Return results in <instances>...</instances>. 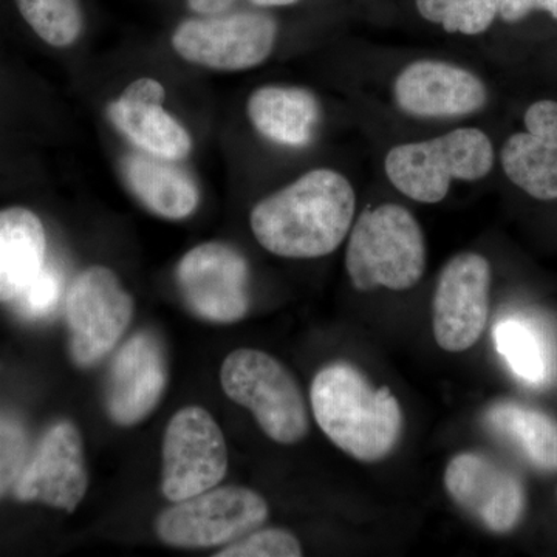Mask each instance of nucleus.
<instances>
[{
    "label": "nucleus",
    "mask_w": 557,
    "mask_h": 557,
    "mask_svg": "<svg viewBox=\"0 0 557 557\" xmlns=\"http://www.w3.org/2000/svg\"><path fill=\"white\" fill-rule=\"evenodd\" d=\"M314 420L330 442L364 463L391 456L403 432V410L388 387H375L348 364L333 362L311 383Z\"/></svg>",
    "instance_id": "obj_2"
},
{
    "label": "nucleus",
    "mask_w": 557,
    "mask_h": 557,
    "mask_svg": "<svg viewBox=\"0 0 557 557\" xmlns=\"http://www.w3.org/2000/svg\"><path fill=\"white\" fill-rule=\"evenodd\" d=\"M180 293L197 318L234 324L249 310V267L233 247L208 242L186 252L177 269Z\"/></svg>",
    "instance_id": "obj_11"
},
{
    "label": "nucleus",
    "mask_w": 557,
    "mask_h": 557,
    "mask_svg": "<svg viewBox=\"0 0 557 557\" xmlns=\"http://www.w3.org/2000/svg\"><path fill=\"white\" fill-rule=\"evenodd\" d=\"M236 0H188L189 9L199 14L215 16L230 9Z\"/></svg>",
    "instance_id": "obj_29"
},
{
    "label": "nucleus",
    "mask_w": 557,
    "mask_h": 557,
    "mask_svg": "<svg viewBox=\"0 0 557 557\" xmlns=\"http://www.w3.org/2000/svg\"><path fill=\"white\" fill-rule=\"evenodd\" d=\"M161 491L185 500L218 486L228 471V448L218 421L199 406L183 408L164 432Z\"/></svg>",
    "instance_id": "obj_8"
},
{
    "label": "nucleus",
    "mask_w": 557,
    "mask_h": 557,
    "mask_svg": "<svg viewBox=\"0 0 557 557\" xmlns=\"http://www.w3.org/2000/svg\"><path fill=\"white\" fill-rule=\"evenodd\" d=\"M168 161L149 153H132L124 159V178L135 197L153 214L185 219L199 205V189L185 171Z\"/></svg>",
    "instance_id": "obj_20"
},
{
    "label": "nucleus",
    "mask_w": 557,
    "mask_h": 557,
    "mask_svg": "<svg viewBox=\"0 0 557 557\" xmlns=\"http://www.w3.org/2000/svg\"><path fill=\"white\" fill-rule=\"evenodd\" d=\"M46 228L22 207L0 211V302H13L46 267Z\"/></svg>",
    "instance_id": "obj_19"
},
{
    "label": "nucleus",
    "mask_w": 557,
    "mask_h": 557,
    "mask_svg": "<svg viewBox=\"0 0 557 557\" xmlns=\"http://www.w3.org/2000/svg\"><path fill=\"white\" fill-rule=\"evenodd\" d=\"M357 193L338 171L313 170L260 200L249 225L260 247L285 259L332 255L350 233Z\"/></svg>",
    "instance_id": "obj_1"
},
{
    "label": "nucleus",
    "mask_w": 557,
    "mask_h": 557,
    "mask_svg": "<svg viewBox=\"0 0 557 557\" xmlns=\"http://www.w3.org/2000/svg\"><path fill=\"white\" fill-rule=\"evenodd\" d=\"M265 498L244 486L211 487L174 502L156 523L160 541L177 548L230 545L258 530L269 519Z\"/></svg>",
    "instance_id": "obj_6"
},
{
    "label": "nucleus",
    "mask_w": 557,
    "mask_h": 557,
    "mask_svg": "<svg viewBox=\"0 0 557 557\" xmlns=\"http://www.w3.org/2000/svg\"><path fill=\"white\" fill-rule=\"evenodd\" d=\"M27 437L24 429L7 417H0V494L16 483L25 467Z\"/></svg>",
    "instance_id": "obj_27"
},
{
    "label": "nucleus",
    "mask_w": 557,
    "mask_h": 557,
    "mask_svg": "<svg viewBox=\"0 0 557 557\" xmlns=\"http://www.w3.org/2000/svg\"><path fill=\"white\" fill-rule=\"evenodd\" d=\"M134 299L106 267H90L76 276L65 296L70 357L91 368L113 350L129 327Z\"/></svg>",
    "instance_id": "obj_7"
},
{
    "label": "nucleus",
    "mask_w": 557,
    "mask_h": 557,
    "mask_svg": "<svg viewBox=\"0 0 557 557\" xmlns=\"http://www.w3.org/2000/svg\"><path fill=\"white\" fill-rule=\"evenodd\" d=\"M485 423L512 446L530 467L557 472V420L516 401H500L485 413Z\"/></svg>",
    "instance_id": "obj_21"
},
{
    "label": "nucleus",
    "mask_w": 557,
    "mask_h": 557,
    "mask_svg": "<svg viewBox=\"0 0 557 557\" xmlns=\"http://www.w3.org/2000/svg\"><path fill=\"white\" fill-rule=\"evenodd\" d=\"M220 383L226 397L248 409L273 442L295 445L309 434V410L298 381L265 351L239 348L230 354Z\"/></svg>",
    "instance_id": "obj_5"
},
{
    "label": "nucleus",
    "mask_w": 557,
    "mask_h": 557,
    "mask_svg": "<svg viewBox=\"0 0 557 557\" xmlns=\"http://www.w3.org/2000/svg\"><path fill=\"white\" fill-rule=\"evenodd\" d=\"M494 166L490 137L478 127H460L423 141L403 143L384 159L387 180L418 203L445 200L454 182H478Z\"/></svg>",
    "instance_id": "obj_4"
},
{
    "label": "nucleus",
    "mask_w": 557,
    "mask_h": 557,
    "mask_svg": "<svg viewBox=\"0 0 557 557\" xmlns=\"http://www.w3.org/2000/svg\"><path fill=\"white\" fill-rule=\"evenodd\" d=\"M443 483L450 500L491 533H511L522 522L527 507L522 480L485 454L450 458Z\"/></svg>",
    "instance_id": "obj_12"
},
{
    "label": "nucleus",
    "mask_w": 557,
    "mask_h": 557,
    "mask_svg": "<svg viewBox=\"0 0 557 557\" xmlns=\"http://www.w3.org/2000/svg\"><path fill=\"white\" fill-rule=\"evenodd\" d=\"M276 36V21L269 14L242 11L185 21L172 36V46L190 64L240 72L262 64L273 51Z\"/></svg>",
    "instance_id": "obj_9"
},
{
    "label": "nucleus",
    "mask_w": 557,
    "mask_h": 557,
    "mask_svg": "<svg viewBox=\"0 0 557 557\" xmlns=\"http://www.w3.org/2000/svg\"><path fill=\"white\" fill-rule=\"evenodd\" d=\"M16 5L32 30L51 47L73 46L83 33L79 0H16Z\"/></svg>",
    "instance_id": "obj_23"
},
{
    "label": "nucleus",
    "mask_w": 557,
    "mask_h": 557,
    "mask_svg": "<svg viewBox=\"0 0 557 557\" xmlns=\"http://www.w3.org/2000/svg\"><path fill=\"white\" fill-rule=\"evenodd\" d=\"M426 240L420 223L401 205L366 209L348 233L346 270L358 292H406L426 270Z\"/></svg>",
    "instance_id": "obj_3"
},
{
    "label": "nucleus",
    "mask_w": 557,
    "mask_h": 557,
    "mask_svg": "<svg viewBox=\"0 0 557 557\" xmlns=\"http://www.w3.org/2000/svg\"><path fill=\"white\" fill-rule=\"evenodd\" d=\"M64 295V276L57 267L46 265L30 285L13 300L14 309L25 319L50 317Z\"/></svg>",
    "instance_id": "obj_26"
},
{
    "label": "nucleus",
    "mask_w": 557,
    "mask_h": 557,
    "mask_svg": "<svg viewBox=\"0 0 557 557\" xmlns=\"http://www.w3.org/2000/svg\"><path fill=\"white\" fill-rule=\"evenodd\" d=\"M215 557H300L302 547L295 534L278 528L269 530H255L225 545L222 552L215 553Z\"/></svg>",
    "instance_id": "obj_25"
},
{
    "label": "nucleus",
    "mask_w": 557,
    "mask_h": 557,
    "mask_svg": "<svg viewBox=\"0 0 557 557\" xmlns=\"http://www.w3.org/2000/svg\"><path fill=\"white\" fill-rule=\"evenodd\" d=\"M490 262L479 252H461L443 267L432 298V333L449 354H461L482 338L490 317Z\"/></svg>",
    "instance_id": "obj_10"
},
{
    "label": "nucleus",
    "mask_w": 557,
    "mask_h": 557,
    "mask_svg": "<svg viewBox=\"0 0 557 557\" xmlns=\"http://www.w3.org/2000/svg\"><path fill=\"white\" fill-rule=\"evenodd\" d=\"M83 438L70 421L53 424L40 438L35 456L14 483L21 502H40L73 512L87 493Z\"/></svg>",
    "instance_id": "obj_14"
},
{
    "label": "nucleus",
    "mask_w": 557,
    "mask_h": 557,
    "mask_svg": "<svg viewBox=\"0 0 557 557\" xmlns=\"http://www.w3.org/2000/svg\"><path fill=\"white\" fill-rule=\"evenodd\" d=\"M259 7H285L298 2V0H252Z\"/></svg>",
    "instance_id": "obj_31"
},
{
    "label": "nucleus",
    "mask_w": 557,
    "mask_h": 557,
    "mask_svg": "<svg viewBox=\"0 0 557 557\" xmlns=\"http://www.w3.org/2000/svg\"><path fill=\"white\" fill-rule=\"evenodd\" d=\"M533 10H537V0H502L498 14L505 22L515 24V22L525 20Z\"/></svg>",
    "instance_id": "obj_28"
},
{
    "label": "nucleus",
    "mask_w": 557,
    "mask_h": 557,
    "mask_svg": "<svg viewBox=\"0 0 557 557\" xmlns=\"http://www.w3.org/2000/svg\"><path fill=\"white\" fill-rule=\"evenodd\" d=\"M500 5L502 0H417L424 20L465 36L486 32L500 13Z\"/></svg>",
    "instance_id": "obj_24"
},
{
    "label": "nucleus",
    "mask_w": 557,
    "mask_h": 557,
    "mask_svg": "<svg viewBox=\"0 0 557 557\" xmlns=\"http://www.w3.org/2000/svg\"><path fill=\"white\" fill-rule=\"evenodd\" d=\"M537 10H545L557 20V0H537Z\"/></svg>",
    "instance_id": "obj_30"
},
{
    "label": "nucleus",
    "mask_w": 557,
    "mask_h": 557,
    "mask_svg": "<svg viewBox=\"0 0 557 557\" xmlns=\"http://www.w3.org/2000/svg\"><path fill=\"white\" fill-rule=\"evenodd\" d=\"M168 384V359L153 333L138 332L113 358L106 386V409L119 426L141 423L159 406Z\"/></svg>",
    "instance_id": "obj_15"
},
{
    "label": "nucleus",
    "mask_w": 557,
    "mask_h": 557,
    "mask_svg": "<svg viewBox=\"0 0 557 557\" xmlns=\"http://www.w3.org/2000/svg\"><path fill=\"white\" fill-rule=\"evenodd\" d=\"M166 94L159 81H134L109 106V119L138 149L164 160H183L193 149L189 132L163 108Z\"/></svg>",
    "instance_id": "obj_16"
},
{
    "label": "nucleus",
    "mask_w": 557,
    "mask_h": 557,
    "mask_svg": "<svg viewBox=\"0 0 557 557\" xmlns=\"http://www.w3.org/2000/svg\"><path fill=\"white\" fill-rule=\"evenodd\" d=\"M527 132L511 135L500 152L509 182L537 200L557 199V101L534 102L523 116Z\"/></svg>",
    "instance_id": "obj_17"
},
{
    "label": "nucleus",
    "mask_w": 557,
    "mask_h": 557,
    "mask_svg": "<svg viewBox=\"0 0 557 557\" xmlns=\"http://www.w3.org/2000/svg\"><path fill=\"white\" fill-rule=\"evenodd\" d=\"M247 112L262 137L288 148L310 145L321 121L317 98L299 87H260L249 97Z\"/></svg>",
    "instance_id": "obj_18"
},
{
    "label": "nucleus",
    "mask_w": 557,
    "mask_h": 557,
    "mask_svg": "<svg viewBox=\"0 0 557 557\" xmlns=\"http://www.w3.org/2000/svg\"><path fill=\"white\" fill-rule=\"evenodd\" d=\"M498 354L520 380L545 386L555 375V354L545 333L523 318H505L494 329Z\"/></svg>",
    "instance_id": "obj_22"
},
{
    "label": "nucleus",
    "mask_w": 557,
    "mask_h": 557,
    "mask_svg": "<svg viewBox=\"0 0 557 557\" xmlns=\"http://www.w3.org/2000/svg\"><path fill=\"white\" fill-rule=\"evenodd\" d=\"M394 100L406 115L421 120H453L485 108V83L471 70L453 62H410L394 81Z\"/></svg>",
    "instance_id": "obj_13"
}]
</instances>
